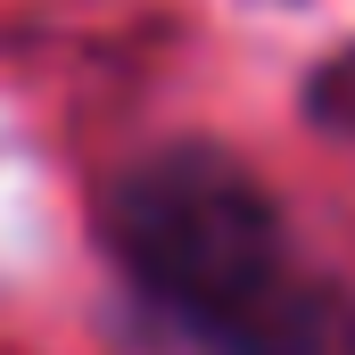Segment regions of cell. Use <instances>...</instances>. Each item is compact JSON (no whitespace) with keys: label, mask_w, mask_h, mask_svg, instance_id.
Segmentation results:
<instances>
[{"label":"cell","mask_w":355,"mask_h":355,"mask_svg":"<svg viewBox=\"0 0 355 355\" xmlns=\"http://www.w3.org/2000/svg\"><path fill=\"white\" fill-rule=\"evenodd\" d=\"M132 281L223 355H314L322 297L306 289L272 198L215 149L149 157L107 207Z\"/></svg>","instance_id":"cell-1"},{"label":"cell","mask_w":355,"mask_h":355,"mask_svg":"<svg viewBox=\"0 0 355 355\" xmlns=\"http://www.w3.org/2000/svg\"><path fill=\"white\" fill-rule=\"evenodd\" d=\"M314 116L339 124V132H355V50H339V58L314 75Z\"/></svg>","instance_id":"cell-2"}]
</instances>
